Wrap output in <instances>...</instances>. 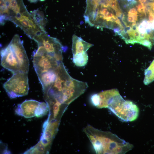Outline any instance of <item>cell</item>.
<instances>
[{
  "mask_svg": "<svg viewBox=\"0 0 154 154\" xmlns=\"http://www.w3.org/2000/svg\"><path fill=\"white\" fill-rule=\"evenodd\" d=\"M55 71V79L44 98L48 102L59 104L66 109L71 103L85 92L88 86L86 82L72 78L62 62Z\"/></svg>",
  "mask_w": 154,
  "mask_h": 154,
  "instance_id": "cell-1",
  "label": "cell"
},
{
  "mask_svg": "<svg viewBox=\"0 0 154 154\" xmlns=\"http://www.w3.org/2000/svg\"><path fill=\"white\" fill-rule=\"evenodd\" d=\"M0 24L7 21L20 28L30 38L33 39L45 30L35 23L23 0H0Z\"/></svg>",
  "mask_w": 154,
  "mask_h": 154,
  "instance_id": "cell-2",
  "label": "cell"
},
{
  "mask_svg": "<svg viewBox=\"0 0 154 154\" xmlns=\"http://www.w3.org/2000/svg\"><path fill=\"white\" fill-rule=\"evenodd\" d=\"M83 131L97 154H123L133 147L111 132L99 130L90 125L84 128Z\"/></svg>",
  "mask_w": 154,
  "mask_h": 154,
  "instance_id": "cell-3",
  "label": "cell"
},
{
  "mask_svg": "<svg viewBox=\"0 0 154 154\" xmlns=\"http://www.w3.org/2000/svg\"><path fill=\"white\" fill-rule=\"evenodd\" d=\"M1 64L13 74L18 72L28 73L29 61L19 35L13 37L8 45L1 51Z\"/></svg>",
  "mask_w": 154,
  "mask_h": 154,
  "instance_id": "cell-4",
  "label": "cell"
},
{
  "mask_svg": "<svg viewBox=\"0 0 154 154\" xmlns=\"http://www.w3.org/2000/svg\"><path fill=\"white\" fill-rule=\"evenodd\" d=\"M108 108L123 121H134L139 116L137 106L131 101L124 100L120 94L113 98Z\"/></svg>",
  "mask_w": 154,
  "mask_h": 154,
  "instance_id": "cell-5",
  "label": "cell"
},
{
  "mask_svg": "<svg viewBox=\"0 0 154 154\" xmlns=\"http://www.w3.org/2000/svg\"><path fill=\"white\" fill-rule=\"evenodd\" d=\"M3 87L11 98L27 95L29 90L27 73L18 72L13 74L3 84Z\"/></svg>",
  "mask_w": 154,
  "mask_h": 154,
  "instance_id": "cell-6",
  "label": "cell"
},
{
  "mask_svg": "<svg viewBox=\"0 0 154 154\" xmlns=\"http://www.w3.org/2000/svg\"><path fill=\"white\" fill-rule=\"evenodd\" d=\"M38 46V48L34 54L33 60V67L37 74L56 69L61 62L58 61L43 46Z\"/></svg>",
  "mask_w": 154,
  "mask_h": 154,
  "instance_id": "cell-7",
  "label": "cell"
},
{
  "mask_svg": "<svg viewBox=\"0 0 154 154\" xmlns=\"http://www.w3.org/2000/svg\"><path fill=\"white\" fill-rule=\"evenodd\" d=\"M34 40L38 45L43 46L47 52L54 56L58 61L62 62V53L65 49L58 39L50 37L46 32L36 37Z\"/></svg>",
  "mask_w": 154,
  "mask_h": 154,
  "instance_id": "cell-8",
  "label": "cell"
},
{
  "mask_svg": "<svg viewBox=\"0 0 154 154\" xmlns=\"http://www.w3.org/2000/svg\"><path fill=\"white\" fill-rule=\"evenodd\" d=\"M119 94L116 89L102 91L93 94L91 98V102L92 105L98 108H107L112 98Z\"/></svg>",
  "mask_w": 154,
  "mask_h": 154,
  "instance_id": "cell-9",
  "label": "cell"
},
{
  "mask_svg": "<svg viewBox=\"0 0 154 154\" xmlns=\"http://www.w3.org/2000/svg\"><path fill=\"white\" fill-rule=\"evenodd\" d=\"M40 102L31 100H26L18 105L15 110L17 114L26 118L35 116L36 112Z\"/></svg>",
  "mask_w": 154,
  "mask_h": 154,
  "instance_id": "cell-10",
  "label": "cell"
},
{
  "mask_svg": "<svg viewBox=\"0 0 154 154\" xmlns=\"http://www.w3.org/2000/svg\"><path fill=\"white\" fill-rule=\"evenodd\" d=\"M55 69L37 75L42 86L44 96L46 94L55 79Z\"/></svg>",
  "mask_w": 154,
  "mask_h": 154,
  "instance_id": "cell-11",
  "label": "cell"
},
{
  "mask_svg": "<svg viewBox=\"0 0 154 154\" xmlns=\"http://www.w3.org/2000/svg\"><path fill=\"white\" fill-rule=\"evenodd\" d=\"M72 52L73 55L87 52L93 45L75 35L72 38Z\"/></svg>",
  "mask_w": 154,
  "mask_h": 154,
  "instance_id": "cell-12",
  "label": "cell"
},
{
  "mask_svg": "<svg viewBox=\"0 0 154 154\" xmlns=\"http://www.w3.org/2000/svg\"><path fill=\"white\" fill-rule=\"evenodd\" d=\"M31 14L36 24L41 29L45 30L47 21L43 12L37 9L32 11Z\"/></svg>",
  "mask_w": 154,
  "mask_h": 154,
  "instance_id": "cell-13",
  "label": "cell"
},
{
  "mask_svg": "<svg viewBox=\"0 0 154 154\" xmlns=\"http://www.w3.org/2000/svg\"><path fill=\"white\" fill-rule=\"evenodd\" d=\"M88 57L86 52L76 54L73 55L72 61L74 64L78 67H83L87 64Z\"/></svg>",
  "mask_w": 154,
  "mask_h": 154,
  "instance_id": "cell-14",
  "label": "cell"
},
{
  "mask_svg": "<svg viewBox=\"0 0 154 154\" xmlns=\"http://www.w3.org/2000/svg\"><path fill=\"white\" fill-rule=\"evenodd\" d=\"M144 84L147 85L154 80V59L145 71Z\"/></svg>",
  "mask_w": 154,
  "mask_h": 154,
  "instance_id": "cell-15",
  "label": "cell"
},
{
  "mask_svg": "<svg viewBox=\"0 0 154 154\" xmlns=\"http://www.w3.org/2000/svg\"><path fill=\"white\" fill-rule=\"evenodd\" d=\"M49 109V106L46 103L40 102L36 111L35 116L39 117L46 114Z\"/></svg>",
  "mask_w": 154,
  "mask_h": 154,
  "instance_id": "cell-16",
  "label": "cell"
},
{
  "mask_svg": "<svg viewBox=\"0 0 154 154\" xmlns=\"http://www.w3.org/2000/svg\"><path fill=\"white\" fill-rule=\"evenodd\" d=\"M147 4V6L154 12V1H149Z\"/></svg>",
  "mask_w": 154,
  "mask_h": 154,
  "instance_id": "cell-17",
  "label": "cell"
},
{
  "mask_svg": "<svg viewBox=\"0 0 154 154\" xmlns=\"http://www.w3.org/2000/svg\"><path fill=\"white\" fill-rule=\"evenodd\" d=\"M128 13L134 14L137 13L136 9L135 8H132L130 9Z\"/></svg>",
  "mask_w": 154,
  "mask_h": 154,
  "instance_id": "cell-18",
  "label": "cell"
},
{
  "mask_svg": "<svg viewBox=\"0 0 154 154\" xmlns=\"http://www.w3.org/2000/svg\"><path fill=\"white\" fill-rule=\"evenodd\" d=\"M31 3H35L37 2L38 0H28Z\"/></svg>",
  "mask_w": 154,
  "mask_h": 154,
  "instance_id": "cell-19",
  "label": "cell"
},
{
  "mask_svg": "<svg viewBox=\"0 0 154 154\" xmlns=\"http://www.w3.org/2000/svg\"><path fill=\"white\" fill-rule=\"evenodd\" d=\"M149 1H154V0H148Z\"/></svg>",
  "mask_w": 154,
  "mask_h": 154,
  "instance_id": "cell-20",
  "label": "cell"
},
{
  "mask_svg": "<svg viewBox=\"0 0 154 154\" xmlns=\"http://www.w3.org/2000/svg\"><path fill=\"white\" fill-rule=\"evenodd\" d=\"M40 0V1H45V0Z\"/></svg>",
  "mask_w": 154,
  "mask_h": 154,
  "instance_id": "cell-21",
  "label": "cell"
}]
</instances>
